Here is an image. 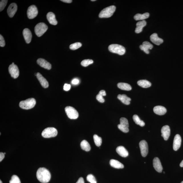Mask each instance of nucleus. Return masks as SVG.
Listing matches in <instances>:
<instances>
[{
    "instance_id": "nucleus-45",
    "label": "nucleus",
    "mask_w": 183,
    "mask_h": 183,
    "mask_svg": "<svg viewBox=\"0 0 183 183\" xmlns=\"http://www.w3.org/2000/svg\"><path fill=\"white\" fill-rule=\"evenodd\" d=\"M61 1L63 2L67 3H71L72 1H71V0H62Z\"/></svg>"
},
{
    "instance_id": "nucleus-9",
    "label": "nucleus",
    "mask_w": 183,
    "mask_h": 183,
    "mask_svg": "<svg viewBox=\"0 0 183 183\" xmlns=\"http://www.w3.org/2000/svg\"><path fill=\"white\" fill-rule=\"evenodd\" d=\"M38 11L36 6L35 5H32L28 8L27 14L28 17L30 19H32L35 18L37 17Z\"/></svg>"
},
{
    "instance_id": "nucleus-28",
    "label": "nucleus",
    "mask_w": 183,
    "mask_h": 183,
    "mask_svg": "<svg viewBox=\"0 0 183 183\" xmlns=\"http://www.w3.org/2000/svg\"><path fill=\"white\" fill-rule=\"evenodd\" d=\"M117 87L122 90L130 91L131 90L132 87L129 84L123 82H120L117 84Z\"/></svg>"
},
{
    "instance_id": "nucleus-13",
    "label": "nucleus",
    "mask_w": 183,
    "mask_h": 183,
    "mask_svg": "<svg viewBox=\"0 0 183 183\" xmlns=\"http://www.w3.org/2000/svg\"><path fill=\"white\" fill-rule=\"evenodd\" d=\"M181 143H182V139L181 136L179 134H176L174 138L173 148L174 150L177 151L180 148Z\"/></svg>"
},
{
    "instance_id": "nucleus-29",
    "label": "nucleus",
    "mask_w": 183,
    "mask_h": 183,
    "mask_svg": "<svg viewBox=\"0 0 183 183\" xmlns=\"http://www.w3.org/2000/svg\"><path fill=\"white\" fill-rule=\"evenodd\" d=\"M138 85L143 88H148L151 86V83L146 80H139L137 82Z\"/></svg>"
},
{
    "instance_id": "nucleus-5",
    "label": "nucleus",
    "mask_w": 183,
    "mask_h": 183,
    "mask_svg": "<svg viewBox=\"0 0 183 183\" xmlns=\"http://www.w3.org/2000/svg\"><path fill=\"white\" fill-rule=\"evenodd\" d=\"M58 132L56 129L53 127H49L43 131L42 136L45 138L55 137L57 135Z\"/></svg>"
},
{
    "instance_id": "nucleus-23",
    "label": "nucleus",
    "mask_w": 183,
    "mask_h": 183,
    "mask_svg": "<svg viewBox=\"0 0 183 183\" xmlns=\"http://www.w3.org/2000/svg\"><path fill=\"white\" fill-rule=\"evenodd\" d=\"M46 17L48 21L50 24L53 25H56L57 21L56 19L55 14L52 12H49L47 14Z\"/></svg>"
},
{
    "instance_id": "nucleus-35",
    "label": "nucleus",
    "mask_w": 183,
    "mask_h": 183,
    "mask_svg": "<svg viewBox=\"0 0 183 183\" xmlns=\"http://www.w3.org/2000/svg\"><path fill=\"white\" fill-rule=\"evenodd\" d=\"M9 183H21L20 180L17 175H14L11 177Z\"/></svg>"
},
{
    "instance_id": "nucleus-48",
    "label": "nucleus",
    "mask_w": 183,
    "mask_h": 183,
    "mask_svg": "<svg viewBox=\"0 0 183 183\" xmlns=\"http://www.w3.org/2000/svg\"><path fill=\"white\" fill-rule=\"evenodd\" d=\"M0 183H3L1 180H0Z\"/></svg>"
},
{
    "instance_id": "nucleus-19",
    "label": "nucleus",
    "mask_w": 183,
    "mask_h": 183,
    "mask_svg": "<svg viewBox=\"0 0 183 183\" xmlns=\"http://www.w3.org/2000/svg\"><path fill=\"white\" fill-rule=\"evenodd\" d=\"M150 38L151 42L159 46L164 42L163 39L160 38L158 36L157 34L156 33L152 34Z\"/></svg>"
},
{
    "instance_id": "nucleus-18",
    "label": "nucleus",
    "mask_w": 183,
    "mask_h": 183,
    "mask_svg": "<svg viewBox=\"0 0 183 183\" xmlns=\"http://www.w3.org/2000/svg\"><path fill=\"white\" fill-rule=\"evenodd\" d=\"M23 35L26 42L29 44L31 41L32 35L31 32L28 28H25L23 31Z\"/></svg>"
},
{
    "instance_id": "nucleus-46",
    "label": "nucleus",
    "mask_w": 183,
    "mask_h": 183,
    "mask_svg": "<svg viewBox=\"0 0 183 183\" xmlns=\"http://www.w3.org/2000/svg\"><path fill=\"white\" fill-rule=\"evenodd\" d=\"M180 166L181 167H183V160L180 163Z\"/></svg>"
},
{
    "instance_id": "nucleus-51",
    "label": "nucleus",
    "mask_w": 183,
    "mask_h": 183,
    "mask_svg": "<svg viewBox=\"0 0 183 183\" xmlns=\"http://www.w3.org/2000/svg\"><path fill=\"white\" fill-rule=\"evenodd\" d=\"M6 154V152H5L4 154Z\"/></svg>"
},
{
    "instance_id": "nucleus-17",
    "label": "nucleus",
    "mask_w": 183,
    "mask_h": 183,
    "mask_svg": "<svg viewBox=\"0 0 183 183\" xmlns=\"http://www.w3.org/2000/svg\"><path fill=\"white\" fill-rule=\"evenodd\" d=\"M153 166L156 171L161 173L162 172L163 168L159 159L158 157H155L153 160Z\"/></svg>"
},
{
    "instance_id": "nucleus-38",
    "label": "nucleus",
    "mask_w": 183,
    "mask_h": 183,
    "mask_svg": "<svg viewBox=\"0 0 183 183\" xmlns=\"http://www.w3.org/2000/svg\"><path fill=\"white\" fill-rule=\"evenodd\" d=\"M103 95L100 93H99V94L96 96V99L100 103H103L105 102V99L103 98Z\"/></svg>"
},
{
    "instance_id": "nucleus-42",
    "label": "nucleus",
    "mask_w": 183,
    "mask_h": 183,
    "mask_svg": "<svg viewBox=\"0 0 183 183\" xmlns=\"http://www.w3.org/2000/svg\"><path fill=\"white\" fill-rule=\"evenodd\" d=\"M5 154L2 152H0V161L1 162L3 160L4 158Z\"/></svg>"
},
{
    "instance_id": "nucleus-6",
    "label": "nucleus",
    "mask_w": 183,
    "mask_h": 183,
    "mask_svg": "<svg viewBox=\"0 0 183 183\" xmlns=\"http://www.w3.org/2000/svg\"><path fill=\"white\" fill-rule=\"evenodd\" d=\"M48 29V27L44 23H38L35 27V32L38 36L40 37L45 33Z\"/></svg>"
},
{
    "instance_id": "nucleus-26",
    "label": "nucleus",
    "mask_w": 183,
    "mask_h": 183,
    "mask_svg": "<svg viewBox=\"0 0 183 183\" xmlns=\"http://www.w3.org/2000/svg\"><path fill=\"white\" fill-rule=\"evenodd\" d=\"M110 164L111 166L118 169L123 168L124 167V166L122 163L116 160L111 159Z\"/></svg>"
},
{
    "instance_id": "nucleus-16",
    "label": "nucleus",
    "mask_w": 183,
    "mask_h": 183,
    "mask_svg": "<svg viewBox=\"0 0 183 183\" xmlns=\"http://www.w3.org/2000/svg\"><path fill=\"white\" fill-rule=\"evenodd\" d=\"M139 47L140 49L144 51L145 53L148 54L149 53V50H151L153 48V46L149 42L146 41V42H143V44L141 45Z\"/></svg>"
},
{
    "instance_id": "nucleus-33",
    "label": "nucleus",
    "mask_w": 183,
    "mask_h": 183,
    "mask_svg": "<svg viewBox=\"0 0 183 183\" xmlns=\"http://www.w3.org/2000/svg\"><path fill=\"white\" fill-rule=\"evenodd\" d=\"M82 46L81 43L77 42L71 44L70 46V48L72 50H74L78 49V48L81 47Z\"/></svg>"
},
{
    "instance_id": "nucleus-14",
    "label": "nucleus",
    "mask_w": 183,
    "mask_h": 183,
    "mask_svg": "<svg viewBox=\"0 0 183 183\" xmlns=\"http://www.w3.org/2000/svg\"><path fill=\"white\" fill-rule=\"evenodd\" d=\"M17 6L15 3H12L10 5L7 10V13L10 17H13L17 12Z\"/></svg>"
},
{
    "instance_id": "nucleus-22",
    "label": "nucleus",
    "mask_w": 183,
    "mask_h": 183,
    "mask_svg": "<svg viewBox=\"0 0 183 183\" xmlns=\"http://www.w3.org/2000/svg\"><path fill=\"white\" fill-rule=\"evenodd\" d=\"M116 151L122 157H126L129 155L128 151L123 146H120L117 147L116 149Z\"/></svg>"
},
{
    "instance_id": "nucleus-41",
    "label": "nucleus",
    "mask_w": 183,
    "mask_h": 183,
    "mask_svg": "<svg viewBox=\"0 0 183 183\" xmlns=\"http://www.w3.org/2000/svg\"><path fill=\"white\" fill-rule=\"evenodd\" d=\"M79 80L77 78L74 79H73L72 80V84L74 85H78V84L79 83Z\"/></svg>"
},
{
    "instance_id": "nucleus-50",
    "label": "nucleus",
    "mask_w": 183,
    "mask_h": 183,
    "mask_svg": "<svg viewBox=\"0 0 183 183\" xmlns=\"http://www.w3.org/2000/svg\"><path fill=\"white\" fill-rule=\"evenodd\" d=\"M181 183H183V181H182V182H181Z\"/></svg>"
},
{
    "instance_id": "nucleus-2",
    "label": "nucleus",
    "mask_w": 183,
    "mask_h": 183,
    "mask_svg": "<svg viewBox=\"0 0 183 183\" xmlns=\"http://www.w3.org/2000/svg\"><path fill=\"white\" fill-rule=\"evenodd\" d=\"M36 103L35 99L30 98L20 102L19 105L21 108L28 110L33 108Z\"/></svg>"
},
{
    "instance_id": "nucleus-15",
    "label": "nucleus",
    "mask_w": 183,
    "mask_h": 183,
    "mask_svg": "<svg viewBox=\"0 0 183 183\" xmlns=\"http://www.w3.org/2000/svg\"><path fill=\"white\" fill-rule=\"evenodd\" d=\"M37 63L41 67L47 70L51 69V65L47 61L42 58H39L37 61Z\"/></svg>"
},
{
    "instance_id": "nucleus-44",
    "label": "nucleus",
    "mask_w": 183,
    "mask_h": 183,
    "mask_svg": "<svg viewBox=\"0 0 183 183\" xmlns=\"http://www.w3.org/2000/svg\"><path fill=\"white\" fill-rule=\"evenodd\" d=\"M99 93H100V94H101L102 95H103V96H106V95L105 91L104 90H102L100 91H99Z\"/></svg>"
},
{
    "instance_id": "nucleus-47",
    "label": "nucleus",
    "mask_w": 183,
    "mask_h": 183,
    "mask_svg": "<svg viewBox=\"0 0 183 183\" xmlns=\"http://www.w3.org/2000/svg\"><path fill=\"white\" fill-rule=\"evenodd\" d=\"M91 1H95L96 0H91Z\"/></svg>"
},
{
    "instance_id": "nucleus-1",
    "label": "nucleus",
    "mask_w": 183,
    "mask_h": 183,
    "mask_svg": "<svg viewBox=\"0 0 183 183\" xmlns=\"http://www.w3.org/2000/svg\"><path fill=\"white\" fill-rule=\"evenodd\" d=\"M38 180L42 183L49 182L51 178V175L49 170L44 168H40L36 173Z\"/></svg>"
},
{
    "instance_id": "nucleus-12",
    "label": "nucleus",
    "mask_w": 183,
    "mask_h": 183,
    "mask_svg": "<svg viewBox=\"0 0 183 183\" xmlns=\"http://www.w3.org/2000/svg\"><path fill=\"white\" fill-rule=\"evenodd\" d=\"M161 132L162 134L161 136L164 138V140H168L171 133V130H170L169 126L168 125H166L163 127L161 129Z\"/></svg>"
},
{
    "instance_id": "nucleus-31",
    "label": "nucleus",
    "mask_w": 183,
    "mask_h": 183,
    "mask_svg": "<svg viewBox=\"0 0 183 183\" xmlns=\"http://www.w3.org/2000/svg\"><path fill=\"white\" fill-rule=\"evenodd\" d=\"M133 121L136 124L139 125L142 127L145 126V123L144 121H142L137 115H134L133 116Z\"/></svg>"
},
{
    "instance_id": "nucleus-49",
    "label": "nucleus",
    "mask_w": 183,
    "mask_h": 183,
    "mask_svg": "<svg viewBox=\"0 0 183 183\" xmlns=\"http://www.w3.org/2000/svg\"><path fill=\"white\" fill-rule=\"evenodd\" d=\"M12 64H14V62H13Z\"/></svg>"
},
{
    "instance_id": "nucleus-10",
    "label": "nucleus",
    "mask_w": 183,
    "mask_h": 183,
    "mask_svg": "<svg viewBox=\"0 0 183 183\" xmlns=\"http://www.w3.org/2000/svg\"><path fill=\"white\" fill-rule=\"evenodd\" d=\"M9 71L12 78L15 79L19 76V70L18 67L15 64H11L9 67Z\"/></svg>"
},
{
    "instance_id": "nucleus-11",
    "label": "nucleus",
    "mask_w": 183,
    "mask_h": 183,
    "mask_svg": "<svg viewBox=\"0 0 183 183\" xmlns=\"http://www.w3.org/2000/svg\"><path fill=\"white\" fill-rule=\"evenodd\" d=\"M139 146L142 156L143 157H146L148 153V146L146 141L143 140L139 143Z\"/></svg>"
},
{
    "instance_id": "nucleus-7",
    "label": "nucleus",
    "mask_w": 183,
    "mask_h": 183,
    "mask_svg": "<svg viewBox=\"0 0 183 183\" xmlns=\"http://www.w3.org/2000/svg\"><path fill=\"white\" fill-rule=\"evenodd\" d=\"M65 110L66 114L70 119H75L78 118V113L73 107L70 106L66 107Z\"/></svg>"
},
{
    "instance_id": "nucleus-40",
    "label": "nucleus",
    "mask_w": 183,
    "mask_h": 183,
    "mask_svg": "<svg viewBox=\"0 0 183 183\" xmlns=\"http://www.w3.org/2000/svg\"><path fill=\"white\" fill-rule=\"evenodd\" d=\"M71 85L70 84H64V91H68L70 89Z\"/></svg>"
},
{
    "instance_id": "nucleus-8",
    "label": "nucleus",
    "mask_w": 183,
    "mask_h": 183,
    "mask_svg": "<svg viewBox=\"0 0 183 183\" xmlns=\"http://www.w3.org/2000/svg\"><path fill=\"white\" fill-rule=\"evenodd\" d=\"M120 123L118 125V129L121 131L127 133L129 131V125L128 120L126 118L122 117L120 120Z\"/></svg>"
},
{
    "instance_id": "nucleus-27",
    "label": "nucleus",
    "mask_w": 183,
    "mask_h": 183,
    "mask_svg": "<svg viewBox=\"0 0 183 183\" xmlns=\"http://www.w3.org/2000/svg\"><path fill=\"white\" fill-rule=\"evenodd\" d=\"M150 14L148 13H146L143 14H137L135 15L134 19L136 21L143 20L148 19L149 17Z\"/></svg>"
},
{
    "instance_id": "nucleus-34",
    "label": "nucleus",
    "mask_w": 183,
    "mask_h": 183,
    "mask_svg": "<svg viewBox=\"0 0 183 183\" xmlns=\"http://www.w3.org/2000/svg\"><path fill=\"white\" fill-rule=\"evenodd\" d=\"M93 63V61L92 60L88 59V60H85L82 61L81 64L83 67H86L90 64H92Z\"/></svg>"
},
{
    "instance_id": "nucleus-32",
    "label": "nucleus",
    "mask_w": 183,
    "mask_h": 183,
    "mask_svg": "<svg viewBox=\"0 0 183 183\" xmlns=\"http://www.w3.org/2000/svg\"><path fill=\"white\" fill-rule=\"evenodd\" d=\"M93 139L95 144L97 146L100 147L102 143V139L101 137H99L97 135L95 134L93 136Z\"/></svg>"
},
{
    "instance_id": "nucleus-36",
    "label": "nucleus",
    "mask_w": 183,
    "mask_h": 183,
    "mask_svg": "<svg viewBox=\"0 0 183 183\" xmlns=\"http://www.w3.org/2000/svg\"><path fill=\"white\" fill-rule=\"evenodd\" d=\"M87 179L88 182L90 183H97L95 178L92 174L88 175L87 177Z\"/></svg>"
},
{
    "instance_id": "nucleus-25",
    "label": "nucleus",
    "mask_w": 183,
    "mask_h": 183,
    "mask_svg": "<svg viewBox=\"0 0 183 183\" xmlns=\"http://www.w3.org/2000/svg\"><path fill=\"white\" fill-rule=\"evenodd\" d=\"M117 98L118 99L121 100L122 103L125 104V105H129L130 103V101L131 100V99L128 97L126 95H118Z\"/></svg>"
},
{
    "instance_id": "nucleus-20",
    "label": "nucleus",
    "mask_w": 183,
    "mask_h": 183,
    "mask_svg": "<svg viewBox=\"0 0 183 183\" xmlns=\"http://www.w3.org/2000/svg\"><path fill=\"white\" fill-rule=\"evenodd\" d=\"M37 79L40 82L41 85L43 88H46L49 87V83L47 80L42 75L39 73H37L36 75Z\"/></svg>"
},
{
    "instance_id": "nucleus-37",
    "label": "nucleus",
    "mask_w": 183,
    "mask_h": 183,
    "mask_svg": "<svg viewBox=\"0 0 183 183\" xmlns=\"http://www.w3.org/2000/svg\"><path fill=\"white\" fill-rule=\"evenodd\" d=\"M8 1L2 0L0 2V11H1L4 9L6 6Z\"/></svg>"
},
{
    "instance_id": "nucleus-3",
    "label": "nucleus",
    "mask_w": 183,
    "mask_h": 183,
    "mask_svg": "<svg viewBox=\"0 0 183 183\" xmlns=\"http://www.w3.org/2000/svg\"><path fill=\"white\" fill-rule=\"evenodd\" d=\"M116 7L114 6H109L102 10L99 15L100 18H109L112 16L115 11Z\"/></svg>"
},
{
    "instance_id": "nucleus-4",
    "label": "nucleus",
    "mask_w": 183,
    "mask_h": 183,
    "mask_svg": "<svg viewBox=\"0 0 183 183\" xmlns=\"http://www.w3.org/2000/svg\"><path fill=\"white\" fill-rule=\"evenodd\" d=\"M108 49L111 52L117 54L121 55L124 54L125 52V47L121 45L118 44H111L109 46Z\"/></svg>"
},
{
    "instance_id": "nucleus-24",
    "label": "nucleus",
    "mask_w": 183,
    "mask_h": 183,
    "mask_svg": "<svg viewBox=\"0 0 183 183\" xmlns=\"http://www.w3.org/2000/svg\"><path fill=\"white\" fill-rule=\"evenodd\" d=\"M147 25L146 21L143 20L139 21L136 24V28L135 30V33H139L142 31L143 28Z\"/></svg>"
},
{
    "instance_id": "nucleus-30",
    "label": "nucleus",
    "mask_w": 183,
    "mask_h": 183,
    "mask_svg": "<svg viewBox=\"0 0 183 183\" xmlns=\"http://www.w3.org/2000/svg\"><path fill=\"white\" fill-rule=\"evenodd\" d=\"M80 147L82 150L86 151H89L91 150V147L90 145L86 140H83L80 143Z\"/></svg>"
},
{
    "instance_id": "nucleus-21",
    "label": "nucleus",
    "mask_w": 183,
    "mask_h": 183,
    "mask_svg": "<svg viewBox=\"0 0 183 183\" xmlns=\"http://www.w3.org/2000/svg\"><path fill=\"white\" fill-rule=\"evenodd\" d=\"M153 111L156 114L159 115H164L166 112V109L162 106H156L154 107Z\"/></svg>"
},
{
    "instance_id": "nucleus-39",
    "label": "nucleus",
    "mask_w": 183,
    "mask_h": 183,
    "mask_svg": "<svg viewBox=\"0 0 183 183\" xmlns=\"http://www.w3.org/2000/svg\"><path fill=\"white\" fill-rule=\"evenodd\" d=\"M5 45V42L4 38L1 35H0V46L1 47H4Z\"/></svg>"
},
{
    "instance_id": "nucleus-43",
    "label": "nucleus",
    "mask_w": 183,
    "mask_h": 183,
    "mask_svg": "<svg viewBox=\"0 0 183 183\" xmlns=\"http://www.w3.org/2000/svg\"><path fill=\"white\" fill-rule=\"evenodd\" d=\"M76 183H85L83 178H80L78 179V180L77 181V182Z\"/></svg>"
}]
</instances>
